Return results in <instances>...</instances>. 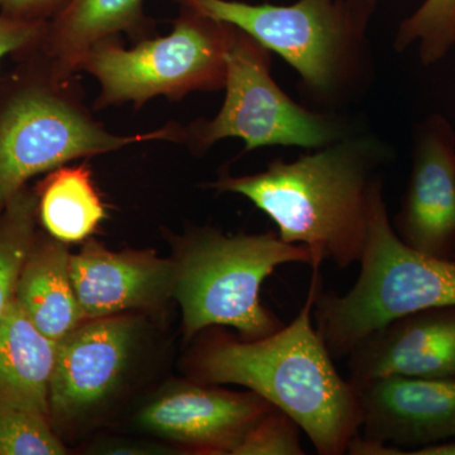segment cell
<instances>
[{
  "mask_svg": "<svg viewBox=\"0 0 455 455\" xmlns=\"http://www.w3.org/2000/svg\"><path fill=\"white\" fill-rule=\"evenodd\" d=\"M390 157L381 140L353 132L291 163L275 160L253 175H223L209 188L247 197L276 224L283 241L309 248L311 268L329 260L346 269L363 253L373 193Z\"/></svg>",
  "mask_w": 455,
  "mask_h": 455,
  "instance_id": "obj_1",
  "label": "cell"
},
{
  "mask_svg": "<svg viewBox=\"0 0 455 455\" xmlns=\"http://www.w3.org/2000/svg\"><path fill=\"white\" fill-rule=\"evenodd\" d=\"M322 287L319 268H313L307 300L290 324L254 340L215 331L200 344L193 367L205 385L243 386L286 412L317 454L341 455L361 431V403L314 325Z\"/></svg>",
  "mask_w": 455,
  "mask_h": 455,
  "instance_id": "obj_2",
  "label": "cell"
},
{
  "mask_svg": "<svg viewBox=\"0 0 455 455\" xmlns=\"http://www.w3.org/2000/svg\"><path fill=\"white\" fill-rule=\"evenodd\" d=\"M241 29L300 75L319 107L335 108L366 89L372 75L368 26L376 0H299L292 5L235 0H175Z\"/></svg>",
  "mask_w": 455,
  "mask_h": 455,
  "instance_id": "obj_3",
  "label": "cell"
},
{
  "mask_svg": "<svg viewBox=\"0 0 455 455\" xmlns=\"http://www.w3.org/2000/svg\"><path fill=\"white\" fill-rule=\"evenodd\" d=\"M357 283L340 295L320 290L314 325L333 359L348 357L368 335L424 309L455 305V262L419 252L392 227L383 182L371 203Z\"/></svg>",
  "mask_w": 455,
  "mask_h": 455,
  "instance_id": "obj_4",
  "label": "cell"
},
{
  "mask_svg": "<svg viewBox=\"0 0 455 455\" xmlns=\"http://www.w3.org/2000/svg\"><path fill=\"white\" fill-rule=\"evenodd\" d=\"M173 263L172 295L181 307L188 339L214 326H230L243 339L254 340L286 325L260 302L266 278L287 263L313 267L314 259L307 245L287 243L278 233L227 235L204 228L184 239Z\"/></svg>",
  "mask_w": 455,
  "mask_h": 455,
  "instance_id": "obj_5",
  "label": "cell"
},
{
  "mask_svg": "<svg viewBox=\"0 0 455 455\" xmlns=\"http://www.w3.org/2000/svg\"><path fill=\"white\" fill-rule=\"evenodd\" d=\"M51 65L49 83L18 90L0 109V212L27 180L70 161L149 140L185 142L178 124L133 136L110 133L84 106L74 74Z\"/></svg>",
  "mask_w": 455,
  "mask_h": 455,
  "instance_id": "obj_6",
  "label": "cell"
},
{
  "mask_svg": "<svg viewBox=\"0 0 455 455\" xmlns=\"http://www.w3.org/2000/svg\"><path fill=\"white\" fill-rule=\"evenodd\" d=\"M235 27L182 7L172 32L124 49L116 38L99 42L84 56L77 71L98 80L95 108L149 99H180L194 92L226 86L227 51Z\"/></svg>",
  "mask_w": 455,
  "mask_h": 455,
  "instance_id": "obj_7",
  "label": "cell"
},
{
  "mask_svg": "<svg viewBox=\"0 0 455 455\" xmlns=\"http://www.w3.org/2000/svg\"><path fill=\"white\" fill-rule=\"evenodd\" d=\"M269 53L235 27L227 51L223 107L214 118L197 119L185 128L184 143L199 154L226 139L243 140L245 152L275 146L317 149L355 132L340 116L293 101L272 79Z\"/></svg>",
  "mask_w": 455,
  "mask_h": 455,
  "instance_id": "obj_8",
  "label": "cell"
},
{
  "mask_svg": "<svg viewBox=\"0 0 455 455\" xmlns=\"http://www.w3.org/2000/svg\"><path fill=\"white\" fill-rule=\"evenodd\" d=\"M391 223L410 247L455 262V132L440 114L416 127L411 172Z\"/></svg>",
  "mask_w": 455,
  "mask_h": 455,
  "instance_id": "obj_9",
  "label": "cell"
},
{
  "mask_svg": "<svg viewBox=\"0 0 455 455\" xmlns=\"http://www.w3.org/2000/svg\"><path fill=\"white\" fill-rule=\"evenodd\" d=\"M134 340V323L113 315L83 322L57 341L49 394L52 414L71 420L100 405L121 382Z\"/></svg>",
  "mask_w": 455,
  "mask_h": 455,
  "instance_id": "obj_10",
  "label": "cell"
},
{
  "mask_svg": "<svg viewBox=\"0 0 455 455\" xmlns=\"http://www.w3.org/2000/svg\"><path fill=\"white\" fill-rule=\"evenodd\" d=\"M355 388L386 377L455 379V305L429 307L368 335L348 355Z\"/></svg>",
  "mask_w": 455,
  "mask_h": 455,
  "instance_id": "obj_11",
  "label": "cell"
},
{
  "mask_svg": "<svg viewBox=\"0 0 455 455\" xmlns=\"http://www.w3.org/2000/svg\"><path fill=\"white\" fill-rule=\"evenodd\" d=\"M355 391L362 438L407 449L455 440V379L386 377Z\"/></svg>",
  "mask_w": 455,
  "mask_h": 455,
  "instance_id": "obj_12",
  "label": "cell"
},
{
  "mask_svg": "<svg viewBox=\"0 0 455 455\" xmlns=\"http://www.w3.org/2000/svg\"><path fill=\"white\" fill-rule=\"evenodd\" d=\"M274 405L254 392L180 385L143 410L140 424L158 435L212 454H232Z\"/></svg>",
  "mask_w": 455,
  "mask_h": 455,
  "instance_id": "obj_13",
  "label": "cell"
},
{
  "mask_svg": "<svg viewBox=\"0 0 455 455\" xmlns=\"http://www.w3.org/2000/svg\"><path fill=\"white\" fill-rule=\"evenodd\" d=\"M71 280L86 320L154 307L172 293L175 263L152 252H113L89 241L71 254Z\"/></svg>",
  "mask_w": 455,
  "mask_h": 455,
  "instance_id": "obj_14",
  "label": "cell"
},
{
  "mask_svg": "<svg viewBox=\"0 0 455 455\" xmlns=\"http://www.w3.org/2000/svg\"><path fill=\"white\" fill-rule=\"evenodd\" d=\"M70 259L64 242L35 239L14 293L36 328L56 343L86 320L71 280Z\"/></svg>",
  "mask_w": 455,
  "mask_h": 455,
  "instance_id": "obj_15",
  "label": "cell"
},
{
  "mask_svg": "<svg viewBox=\"0 0 455 455\" xmlns=\"http://www.w3.org/2000/svg\"><path fill=\"white\" fill-rule=\"evenodd\" d=\"M145 20L143 0H70L46 26L42 40L51 64L75 74L92 47L119 33L140 37Z\"/></svg>",
  "mask_w": 455,
  "mask_h": 455,
  "instance_id": "obj_16",
  "label": "cell"
},
{
  "mask_svg": "<svg viewBox=\"0 0 455 455\" xmlns=\"http://www.w3.org/2000/svg\"><path fill=\"white\" fill-rule=\"evenodd\" d=\"M56 341L41 333L16 300L0 320V401L49 415Z\"/></svg>",
  "mask_w": 455,
  "mask_h": 455,
  "instance_id": "obj_17",
  "label": "cell"
},
{
  "mask_svg": "<svg viewBox=\"0 0 455 455\" xmlns=\"http://www.w3.org/2000/svg\"><path fill=\"white\" fill-rule=\"evenodd\" d=\"M38 212L51 236L64 243L89 238L107 217L85 164L52 171L42 187Z\"/></svg>",
  "mask_w": 455,
  "mask_h": 455,
  "instance_id": "obj_18",
  "label": "cell"
},
{
  "mask_svg": "<svg viewBox=\"0 0 455 455\" xmlns=\"http://www.w3.org/2000/svg\"><path fill=\"white\" fill-rule=\"evenodd\" d=\"M37 197L22 190L0 212V320L14 300L18 278L35 242Z\"/></svg>",
  "mask_w": 455,
  "mask_h": 455,
  "instance_id": "obj_19",
  "label": "cell"
},
{
  "mask_svg": "<svg viewBox=\"0 0 455 455\" xmlns=\"http://www.w3.org/2000/svg\"><path fill=\"white\" fill-rule=\"evenodd\" d=\"M419 44L425 66L435 64L455 46V0H425L398 27L394 47L397 51Z\"/></svg>",
  "mask_w": 455,
  "mask_h": 455,
  "instance_id": "obj_20",
  "label": "cell"
},
{
  "mask_svg": "<svg viewBox=\"0 0 455 455\" xmlns=\"http://www.w3.org/2000/svg\"><path fill=\"white\" fill-rule=\"evenodd\" d=\"M66 449L32 407L0 401V455H62Z\"/></svg>",
  "mask_w": 455,
  "mask_h": 455,
  "instance_id": "obj_21",
  "label": "cell"
},
{
  "mask_svg": "<svg viewBox=\"0 0 455 455\" xmlns=\"http://www.w3.org/2000/svg\"><path fill=\"white\" fill-rule=\"evenodd\" d=\"M301 427L286 412L274 407L238 443L235 455H302Z\"/></svg>",
  "mask_w": 455,
  "mask_h": 455,
  "instance_id": "obj_22",
  "label": "cell"
},
{
  "mask_svg": "<svg viewBox=\"0 0 455 455\" xmlns=\"http://www.w3.org/2000/svg\"><path fill=\"white\" fill-rule=\"evenodd\" d=\"M44 20H18L0 11V61L8 53L25 49L44 37Z\"/></svg>",
  "mask_w": 455,
  "mask_h": 455,
  "instance_id": "obj_23",
  "label": "cell"
},
{
  "mask_svg": "<svg viewBox=\"0 0 455 455\" xmlns=\"http://www.w3.org/2000/svg\"><path fill=\"white\" fill-rule=\"evenodd\" d=\"M70 0H0V11L18 20H44L55 17Z\"/></svg>",
  "mask_w": 455,
  "mask_h": 455,
  "instance_id": "obj_24",
  "label": "cell"
},
{
  "mask_svg": "<svg viewBox=\"0 0 455 455\" xmlns=\"http://www.w3.org/2000/svg\"><path fill=\"white\" fill-rule=\"evenodd\" d=\"M403 455H455V442L436 443L406 451Z\"/></svg>",
  "mask_w": 455,
  "mask_h": 455,
  "instance_id": "obj_25",
  "label": "cell"
}]
</instances>
